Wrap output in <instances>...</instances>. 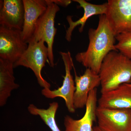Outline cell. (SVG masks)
<instances>
[{
	"mask_svg": "<svg viewBox=\"0 0 131 131\" xmlns=\"http://www.w3.org/2000/svg\"><path fill=\"white\" fill-rule=\"evenodd\" d=\"M88 36V49L86 51L78 53L76 60L87 69L98 74L106 56L110 52L117 51L115 44V36L105 15L99 16L98 26L95 29L90 28Z\"/></svg>",
	"mask_w": 131,
	"mask_h": 131,
	"instance_id": "1",
	"label": "cell"
},
{
	"mask_svg": "<svg viewBox=\"0 0 131 131\" xmlns=\"http://www.w3.org/2000/svg\"><path fill=\"white\" fill-rule=\"evenodd\" d=\"M98 74L101 94L131 83V60L117 51L110 52L103 59Z\"/></svg>",
	"mask_w": 131,
	"mask_h": 131,
	"instance_id": "2",
	"label": "cell"
},
{
	"mask_svg": "<svg viewBox=\"0 0 131 131\" xmlns=\"http://www.w3.org/2000/svg\"><path fill=\"white\" fill-rule=\"evenodd\" d=\"M43 40L36 42L31 39L28 43V47L16 62L14 68L22 66L29 68L34 73L39 84L43 89H50L51 85L42 77L41 72L46 62L49 63L48 48Z\"/></svg>",
	"mask_w": 131,
	"mask_h": 131,
	"instance_id": "3",
	"label": "cell"
},
{
	"mask_svg": "<svg viewBox=\"0 0 131 131\" xmlns=\"http://www.w3.org/2000/svg\"><path fill=\"white\" fill-rule=\"evenodd\" d=\"M46 1L47 5V9L38 20L31 39L36 42L43 40L46 42L48 48L50 65L51 67H54L55 64L53 46L54 38L57 31L55 27V19L57 13L60 10V8L58 5L51 2V0Z\"/></svg>",
	"mask_w": 131,
	"mask_h": 131,
	"instance_id": "4",
	"label": "cell"
},
{
	"mask_svg": "<svg viewBox=\"0 0 131 131\" xmlns=\"http://www.w3.org/2000/svg\"><path fill=\"white\" fill-rule=\"evenodd\" d=\"M59 54L62 57L65 67V75L63 77L62 85L57 89L54 90L43 89L41 93L47 98L53 99L58 97L62 98L65 101L68 111L73 113L75 112L76 109L74 105L75 86L74 80L71 72L74 67L73 58L69 51L60 52Z\"/></svg>",
	"mask_w": 131,
	"mask_h": 131,
	"instance_id": "5",
	"label": "cell"
},
{
	"mask_svg": "<svg viewBox=\"0 0 131 131\" xmlns=\"http://www.w3.org/2000/svg\"><path fill=\"white\" fill-rule=\"evenodd\" d=\"M106 15L115 36L131 33V0H108Z\"/></svg>",
	"mask_w": 131,
	"mask_h": 131,
	"instance_id": "6",
	"label": "cell"
},
{
	"mask_svg": "<svg viewBox=\"0 0 131 131\" xmlns=\"http://www.w3.org/2000/svg\"><path fill=\"white\" fill-rule=\"evenodd\" d=\"M96 115L102 131H131V109L97 107Z\"/></svg>",
	"mask_w": 131,
	"mask_h": 131,
	"instance_id": "7",
	"label": "cell"
},
{
	"mask_svg": "<svg viewBox=\"0 0 131 131\" xmlns=\"http://www.w3.org/2000/svg\"><path fill=\"white\" fill-rule=\"evenodd\" d=\"M28 46L22 38L21 31L0 26V58L14 64L25 51Z\"/></svg>",
	"mask_w": 131,
	"mask_h": 131,
	"instance_id": "8",
	"label": "cell"
},
{
	"mask_svg": "<svg viewBox=\"0 0 131 131\" xmlns=\"http://www.w3.org/2000/svg\"><path fill=\"white\" fill-rule=\"evenodd\" d=\"M75 74L74 105L77 109L86 106L90 93L100 85L101 80L99 74L89 68L82 75L78 76L75 70Z\"/></svg>",
	"mask_w": 131,
	"mask_h": 131,
	"instance_id": "9",
	"label": "cell"
},
{
	"mask_svg": "<svg viewBox=\"0 0 131 131\" xmlns=\"http://www.w3.org/2000/svg\"><path fill=\"white\" fill-rule=\"evenodd\" d=\"M0 5L1 26L22 31L25 14L23 0L1 1Z\"/></svg>",
	"mask_w": 131,
	"mask_h": 131,
	"instance_id": "10",
	"label": "cell"
},
{
	"mask_svg": "<svg viewBox=\"0 0 131 131\" xmlns=\"http://www.w3.org/2000/svg\"><path fill=\"white\" fill-rule=\"evenodd\" d=\"M97 102L96 88L90 93L85 113L81 118L74 119L69 115L64 117L65 131H93V125L96 119Z\"/></svg>",
	"mask_w": 131,
	"mask_h": 131,
	"instance_id": "11",
	"label": "cell"
},
{
	"mask_svg": "<svg viewBox=\"0 0 131 131\" xmlns=\"http://www.w3.org/2000/svg\"><path fill=\"white\" fill-rule=\"evenodd\" d=\"M25 9L24 24L21 31L23 40L28 43L32 38L38 20L46 11V1L23 0Z\"/></svg>",
	"mask_w": 131,
	"mask_h": 131,
	"instance_id": "12",
	"label": "cell"
},
{
	"mask_svg": "<svg viewBox=\"0 0 131 131\" xmlns=\"http://www.w3.org/2000/svg\"><path fill=\"white\" fill-rule=\"evenodd\" d=\"M98 107L131 109V86L128 83L102 94L98 100Z\"/></svg>",
	"mask_w": 131,
	"mask_h": 131,
	"instance_id": "13",
	"label": "cell"
},
{
	"mask_svg": "<svg viewBox=\"0 0 131 131\" xmlns=\"http://www.w3.org/2000/svg\"><path fill=\"white\" fill-rule=\"evenodd\" d=\"M73 1L78 3L80 5V7L83 8L84 13L81 18L75 21H73L72 16H67L66 19L69 26L66 30L65 38L69 42L71 40L73 31L77 26H81L79 28V32H82L85 24L90 18L95 15H106L107 9V2L101 5H95L84 0H73Z\"/></svg>",
	"mask_w": 131,
	"mask_h": 131,
	"instance_id": "14",
	"label": "cell"
},
{
	"mask_svg": "<svg viewBox=\"0 0 131 131\" xmlns=\"http://www.w3.org/2000/svg\"><path fill=\"white\" fill-rule=\"evenodd\" d=\"M14 63L0 58V106L6 103L13 90L17 89L19 85L15 82Z\"/></svg>",
	"mask_w": 131,
	"mask_h": 131,
	"instance_id": "15",
	"label": "cell"
},
{
	"mask_svg": "<svg viewBox=\"0 0 131 131\" xmlns=\"http://www.w3.org/2000/svg\"><path fill=\"white\" fill-rule=\"evenodd\" d=\"M58 107V103L57 102L50 103L49 107L46 109L38 108L33 104H31L28 107V110L33 115L39 116L52 131H61L55 119Z\"/></svg>",
	"mask_w": 131,
	"mask_h": 131,
	"instance_id": "16",
	"label": "cell"
},
{
	"mask_svg": "<svg viewBox=\"0 0 131 131\" xmlns=\"http://www.w3.org/2000/svg\"><path fill=\"white\" fill-rule=\"evenodd\" d=\"M115 37L117 50L131 60V33L121 34Z\"/></svg>",
	"mask_w": 131,
	"mask_h": 131,
	"instance_id": "17",
	"label": "cell"
},
{
	"mask_svg": "<svg viewBox=\"0 0 131 131\" xmlns=\"http://www.w3.org/2000/svg\"><path fill=\"white\" fill-rule=\"evenodd\" d=\"M51 2L54 3L57 5H60L63 7L68 6L71 3V1L70 0H57V1H51Z\"/></svg>",
	"mask_w": 131,
	"mask_h": 131,
	"instance_id": "18",
	"label": "cell"
},
{
	"mask_svg": "<svg viewBox=\"0 0 131 131\" xmlns=\"http://www.w3.org/2000/svg\"><path fill=\"white\" fill-rule=\"evenodd\" d=\"M93 131H102L98 126L93 127Z\"/></svg>",
	"mask_w": 131,
	"mask_h": 131,
	"instance_id": "19",
	"label": "cell"
},
{
	"mask_svg": "<svg viewBox=\"0 0 131 131\" xmlns=\"http://www.w3.org/2000/svg\"><path fill=\"white\" fill-rule=\"evenodd\" d=\"M128 84H129V85H130V86H131V83H128Z\"/></svg>",
	"mask_w": 131,
	"mask_h": 131,
	"instance_id": "20",
	"label": "cell"
}]
</instances>
